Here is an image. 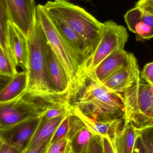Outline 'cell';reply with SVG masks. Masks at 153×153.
Segmentation results:
<instances>
[{"label": "cell", "mask_w": 153, "mask_h": 153, "mask_svg": "<svg viewBox=\"0 0 153 153\" xmlns=\"http://www.w3.org/2000/svg\"><path fill=\"white\" fill-rule=\"evenodd\" d=\"M66 1H69V0H66Z\"/></svg>", "instance_id": "obj_37"}, {"label": "cell", "mask_w": 153, "mask_h": 153, "mask_svg": "<svg viewBox=\"0 0 153 153\" xmlns=\"http://www.w3.org/2000/svg\"><path fill=\"white\" fill-rule=\"evenodd\" d=\"M18 73L15 65L0 46V74L13 77Z\"/></svg>", "instance_id": "obj_22"}, {"label": "cell", "mask_w": 153, "mask_h": 153, "mask_svg": "<svg viewBox=\"0 0 153 153\" xmlns=\"http://www.w3.org/2000/svg\"><path fill=\"white\" fill-rule=\"evenodd\" d=\"M137 130L146 153H153V125Z\"/></svg>", "instance_id": "obj_23"}, {"label": "cell", "mask_w": 153, "mask_h": 153, "mask_svg": "<svg viewBox=\"0 0 153 153\" xmlns=\"http://www.w3.org/2000/svg\"><path fill=\"white\" fill-rule=\"evenodd\" d=\"M100 137L103 153H115L113 143L108 137L101 136Z\"/></svg>", "instance_id": "obj_29"}, {"label": "cell", "mask_w": 153, "mask_h": 153, "mask_svg": "<svg viewBox=\"0 0 153 153\" xmlns=\"http://www.w3.org/2000/svg\"><path fill=\"white\" fill-rule=\"evenodd\" d=\"M50 16L58 32L76 55L81 68L91 54L86 42L81 36L64 22Z\"/></svg>", "instance_id": "obj_14"}, {"label": "cell", "mask_w": 153, "mask_h": 153, "mask_svg": "<svg viewBox=\"0 0 153 153\" xmlns=\"http://www.w3.org/2000/svg\"><path fill=\"white\" fill-rule=\"evenodd\" d=\"M28 76L27 71H22L13 76L11 81L0 92V103L10 101L27 90Z\"/></svg>", "instance_id": "obj_19"}, {"label": "cell", "mask_w": 153, "mask_h": 153, "mask_svg": "<svg viewBox=\"0 0 153 153\" xmlns=\"http://www.w3.org/2000/svg\"><path fill=\"white\" fill-rule=\"evenodd\" d=\"M36 17L48 42L64 68L70 82H72L81 72V66L76 55L58 32L45 5L38 4Z\"/></svg>", "instance_id": "obj_6"}, {"label": "cell", "mask_w": 153, "mask_h": 153, "mask_svg": "<svg viewBox=\"0 0 153 153\" xmlns=\"http://www.w3.org/2000/svg\"><path fill=\"white\" fill-rule=\"evenodd\" d=\"M67 101L72 111L92 120L106 121L124 118L121 94L110 91L84 72L70 84Z\"/></svg>", "instance_id": "obj_1"}, {"label": "cell", "mask_w": 153, "mask_h": 153, "mask_svg": "<svg viewBox=\"0 0 153 153\" xmlns=\"http://www.w3.org/2000/svg\"><path fill=\"white\" fill-rule=\"evenodd\" d=\"M133 53L124 49L117 50L105 58L89 74L97 82L102 84L129 62Z\"/></svg>", "instance_id": "obj_13"}, {"label": "cell", "mask_w": 153, "mask_h": 153, "mask_svg": "<svg viewBox=\"0 0 153 153\" xmlns=\"http://www.w3.org/2000/svg\"><path fill=\"white\" fill-rule=\"evenodd\" d=\"M141 78L136 58L132 54L129 62L102 84L110 91L122 94Z\"/></svg>", "instance_id": "obj_9"}, {"label": "cell", "mask_w": 153, "mask_h": 153, "mask_svg": "<svg viewBox=\"0 0 153 153\" xmlns=\"http://www.w3.org/2000/svg\"><path fill=\"white\" fill-rule=\"evenodd\" d=\"M135 6H138L148 13L153 15V0H145L142 2H137Z\"/></svg>", "instance_id": "obj_30"}, {"label": "cell", "mask_w": 153, "mask_h": 153, "mask_svg": "<svg viewBox=\"0 0 153 153\" xmlns=\"http://www.w3.org/2000/svg\"><path fill=\"white\" fill-rule=\"evenodd\" d=\"M86 153H103L100 137L93 135Z\"/></svg>", "instance_id": "obj_28"}, {"label": "cell", "mask_w": 153, "mask_h": 153, "mask_svg": "<svg viewBox=\"0 0 153 153\" xmlns=\"http://www.w3.org/2000/svg\"><path fill=\"white\" fill-rule=\"evenodd\" d=\"M128 38L126 29L112 20L102 23L100 42L96 49L81 66V71L91 73L98 65L114 51L124 49Z\"/></svg>", "instance_id": "obj_7"}, {"label": "cell", "mask_w": 153, "mask_h": 153, "mask_svg": "<svg viewBox=\"0 0 153 153\" xmlns=\"http://www.w3.org/2000/svg\"><path fill=\"white\" fill-rule=\"evenodd\" d=\"M70 141L65 138L53 143H49L45 153H71Z\"/></svg>", "instance_id": "obj_26"}, {"label": "cell", "mask_w": 153, "mask_h": 153, "mask_svg": "<svg viewBox=\"0 0 153 153\" xmlns=\"http://www.w3.org/2000/svg\"><path fill=\"white\" fill-rule=\"evenodd\" d=\"M66 102L67 93L39 94L25 91L14 100L0 103V132L39 117L49 109Z\"/></svg>", "instance_id": "obj_2"}, {"label": "cell", "mask_w": 153, "mask_h": 153, "mask_svg": "<svg viewBox=\"0 0 153 153\" xmlns=\"http://www.w3.org/2000/svg\"><path fill=\"white\" fill-rule=\"evenodd\" d=\"M11 21L27 38L36 17V6L34 0H5Z\"/></svg>", "instance_id": "obj_8"}, {"label": "cell", "mask_w": 153, "mask_h": 153, "mask_svg": "<svg viewBox=\"0 0 153 153\" xmlns=\"http://www.w3.org/2000/svg\"></svg>", "instance_id": "obj_38"}, {"label": "cell", "mask_w": 153, "mask_h": 153, "mask_svg": "<svg viewBox=\"0 0 153 153\" xmlns=\"http://www.w3.org/2000/svg\"><path fill=\"white\" fill-rule=\"evenodd\" d=\"M45 6L50 16L59 19L81 36L91 54L93 53L100 39L102 23L84 9L66 0L48 1Z\"/></svg>", "instance_id": "obj_4"}, {"label": "cell", "mask_w": 153, "mask_h": 153, "mask_svg": "<svg viewBox=\"0 0 153 153\" xmlns=\"http://www.w3.org/2000/svg\"><path fill=\"white\" fill-rule=\"evenodd\" d=\"M71 113L67 115L58 126L51 138L50 143H56L67 137L70 128L69 117Z\"/></svg>", "instance_id": "obj_25"}, {"label": "cell", "mask_w": 153, "mask_h": 153, "mask_svg": "<svg viewBox=\"0 0 153 153\" xmlns=\"http://www.w3.org/2000/svg\"><path fill=\"white\" fill-rule=\"evenodd\" d=\"M72 113L71 109L68 102L53 107L47 111L40 117L42 120H47L62 116H65Z\"/></svg>", "instance_id": "obj_24"}, {"label": "cell", "mask_w": 153, "mask_h": 153, "mask_svg": "<svg viewBox=\"0 0 153 153\" xmlns=\"http://www.w3.org/2000/svg\"><path fill=\"white\" fill-rule=\"evenodd\" d=\"M125 22L130 31L135 34L137 40L153 38V15L135 6L124 15Z\"/></svg>", "instance_id": "obj_11"}, {"label": "cell", "mask_w": 153, "mask_h": 153, "mask_svg": "<svg viewBox=\"0 0 153 153\" xmlns=\"http://www.w3.org/2000/svg\"><path fill=\"white\" fill-rule=\"evenodd\" d=\"M133 153H146L142 140L137 134Z\"/></svg>", "instance_id": "obj_33"}, {"label": "cell", "mask_w": 153, "mask_h": 153, "mask_svg": "<svg viewBox=\"0 0 153 153\" xmlns=\"http://www.w3.org/2000/svg\"><path fill=\"white\" fill-rule=\"evenodd\" d=\"M10 21V17L6 1L0 0V46L12 61L7 42L8 23Z\"/></svg>", "instance_id": "obj_21"}, {"label": "cell", "mask_w": 153, "mask_h": 153, "mask_svg": "<svg viewBox=\"0 0 153 153\" xmlns=\"http://www.w3.org/2000/svg\"><path fill=\"white\" fill-rule=\"evenodd\" d=\"M4 143V142L3 139L2 137L1 136L0 134V149H1L2 146L3 145Z\"/></svg>", "instance_id": "obj_35"}, {"label": "cell", "mask_w": 153, "mask_h": 153, "mask_svg": "<svg viewBox=\"0 0 153 153\" xmlns=\"http://www.w3.org/2000/svg\"><path fill=\"white\" fill-rule=\"evenodd\" d=\"M93 136L85 126L80 128L70 140L71 153H86Z\"/></svg>", "instance_id": "obj_20"}, {"label": "cell", "mask_w": 153, "mask_h": 153, "mask_svg": "<svg viewBox=\"0 0 153 153\" xmlns=\"http://www.w3.org/2000/svg\"><path fill=\"white\" fill-rule=\"evenodd\" d=\"M125 123L137 129L153 125V87L140 78L121 94Z\"/></svg>", "instance_id": "obj_5"}, {"label": "cell", "mask_w": 153, "mask_h": 153, "mask_svg": "<svg viewBox=\"0 0 153 153\" xmlns=\"http://www.w3.org/2000/svg\"><path fill=\"white\" fill-rule=\"evenodd\" d=\"M145 1V0H138V2H140L143 1Z\"/></svg>", "instance_id": "obj_36"}, {"label": "cell", "mask_w": 153, "mask_h": 153, "mask_svg": "<svg viewBox=\"0 0 153 153\" xmlns=\"http://www.w3.org/2000/svg\"><path fill=\"white\" fill-rule=\"evenodd\" d=\"M137 136L136 128L130 123H125L112 142L115 153H133Z\"/></svg>", "instance_id": "obj_18"}, {"label": "cell", "mask_w": 153, "mask_h": 153, "mask_svg": "<svg viewBox=\"0 0 153 153\" xmlns=\"http://www.w3.org/2000/svg\"><path fill=\"white\" fill-rule=\"evenodd\" d=\"M27 44L28 56L26 71L28 84L26 91L39 94H57L48 70L47 39L37 17L33 28L27 38Z\"/></svg>", "instance_id": "obj_3"}, {"label": "cell", "mask_w": 153, "mask_h": 153, "mask_svg": "<svg viewBox=\"0 0 153 153\" xmlns=\"http://www.w3.org/2000/svg\"><path fill=\"white\" fill-rule=\"evenodd\" d=\"M47 53L49 74L56 91L59 94H65L71 82L64 68L48 42Z\"/></svg>", "instance_id": "obj_15"}, {"label": "cell", "mask_w": 153, "mask_h": 153, "mask_svg": "<svg viewBox=\"0 0 153 153\" xmlns=\"http://www.w3.org/2000/svg\"></svg>", "instance_id": "obj_39"}, {"label": "cell", "mask_w": 153, "mask_h": 153, "mask_svg": "<svg viewBox=\"0 0 153 153\" xmlns=\"http://www.w3.org/2000/svg\"><path fill=\"white\" fill-rule=\"evenodd\" d=\"M0 153H22V152L19 149L4 143L0 149Z\"/></svg>", "instance_id": "obj_31"}, {"label": "cell", "mask_w": 153, "mask_h": 153, "mask_svg": "<svg viewBox=\"0 0 153 153\" xmlns=\"http://www.w3.org/2000/svg\"><path fill=\"white\" fill-rule=\"evenodd\" d=\"M67 115L47 120H42L40 119L39 125L31 141L22 153L38 147L42 144L51 140L56 128Z\"/></svg>", "instance_id": "obj_17"}, {"label": "cell", "mask_w": 153, "mask_h": 153, "mask_svg": "<svg viewBox=\"0 0 153 153\" xmlns=\"http://www.w3.org/2000/svg\"><path fill=\"white\" fill-rule=\"evenodd\" d=\"M8 46L13 62L16 67L27 71L28 50L27 38L11 21L8 23Z\"/></svg>", "instance_id": "obj_12"}, {"label": "cell", "mask_w": 153, "mask_h": 153, "mask_svg": "<svg viewBox=\"0 0 153 153\" xmlns=\"http://www.w3.org/2000/svg\"><path fill=\"white\" fill-rule=\"evenodd\" d=\"M13 77L8 75L0 74V92L5 88Z\"/></svg>", "instance_id": "obj_34"}, {"label": "cell", "mask_w": 153, "mask_h": 153, "mask_svg": "<svg viewBox=\"0 0 153 153\" xmlns=\"http://www.w3.org/2000/svg\"><path fill=\"white\" fill-rule=\"evenodd\" d=\"M72 112L80 118L93 134L99 137H107L112 142L116 135L123 128L125 124L124 118L109 121H98L90 119L78 112Z\"/></svg>", "instance_id": "obj_16"}, {"label": "cell", "mask_w": 153, "mask_h": 153, "mask_svg": "<svg viewBox=\"0 0 153 153\" xmlns=\"http://www.w3.org/2000/svg\"><path fill=\"white\" fill-rule=\"evenodd\" d=\"M40 117L23 121L6 131L0 132L5 143L23 152L31 141L40 122Z\"/></svg>", "instance_id": "obj_10"}, {"label": "cell", "mask_w": 153, "mask_h": 153, "mask_svg": "<svg viewBox=\"0 0 153 153\" xmlns=\"http://www.w3.org/2000/svg\"><path fill=\"white\" fill-rule=\"evenodd\" d=\"M141 77L145 82L153 87V62L146 65L141 72Z\"/></svg>", "instance_id": "obj_27"}, {"label": "cell", "mask_w": 153, "mask_h": 153, "mask_svg": "<svg viewBox=\"0 0 153 153\" xmlns=\"http://www.w3.org/2000/svg\"></svg>", "instance_id": "obj_40"}, {"label": "cell", "mask_w": 153, "mask_h": 153, "mask_svg": "<svg viewBox=\"0 0 153 153\" xmlns=\"http://www.w3.org/2000/svg\"><path fill=\"white\" fill-rule=\"evenodd\" d=\"M50 140L42 144L38 147H36L34 149L26 151L22 153H45L47 147L48 146L50 143Z\"/></svg>", "instance_id": "obj_32"}]
</instances>
